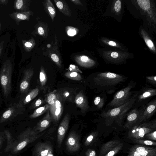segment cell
<instances>
[{"instance_id":"cell-1","label":"cell","mask_w":156,"mask_h":156,"mask_svg":"<svg viewBox=\"0 0 156 156\" xmlns=\"http://www.w3.org/2000/svg\"><path fill=\"white\" fill-rule=\"evenodd\" d=\"M126 1L128 10L133 16L140 17L144 24L151 30H156V9L153 0H134Z\"/></svg>"},{"instance_id":"cell-2","label":"cell","mask_w":156,"mask_h":156,"mask_svg":"<svg viewBox=\"0 0 156 156\" xmlns=\"http://www.w3.org/2000/svg\"><path fill=\"white\" fill-rule=\"evenodd\" d=\"M125 76L122 75L111 73H98L93 77V80L96 87L99 90H108L112 93L115 90V87L121 84L125 80Z\"/></svg>"},{"instance_id":"cell-3","label":"cell","mask_w":156,"mask_h":156,"mask_svg":"<svg viewBox=\"0 0 156 156\" xmlns=\"http://www.w3.org/2000/svg\"><path fill=\"white\" fill-rule=\"evenodd\" d=\"M100 56L105 61L109 64L119 65L126 62L127 60L134 57V55L128 51L108 48L98 50Z\"/></svg>"},{"instance_id":"cell-4","label":"cell","mask_w":156,"mask_h":156,"mask_svg":"<svg viewBox=\"0 0 156 156\" xmlns=\"http://www.w3.org/2000/svg\"><path fill=\"white\" fill-rule=\"evenodd\" d=\"M136 99L135 94L125 104L118 107L109 109L107 111H103L101 113V115L107 121H115L117 123H120L127 115V112L136 101Z\"/></svg>"},{"instance_id":"cell-5","label":"cell","mask_w":156,"mask_h":156,"mask_svg":"<svg viewBox=\"0 0 156 156\" xmlns=\"http://www.w3.org/2000/svg\"><path fill=\"white\" fill-rule=\"evenodd\" d=\"M44 133L39 132L31 128L22 132L18 136L17 140L15 141L12 149V153H16L25 147L28 144L33 142L41 137Z\"/></svg>"},{"instance_id":"cell-6","label":"cell","mask_w":156,"mask_h":156,"mask_svg":"<svg viewBox=\"0 0 156 156\" xmlns=\"http://www.w3.org/2000/svg\"><path fill=\"white\" fill-rule=\"evenodd\" d=\"M136 85V82L130 81L127 86L116 92L112 100L107 106L111 108H115L120 106L127 102L132 98L131 90Z\"/></svg>"},{"instance_id":"cell-7","label":"cell","mask_w":156,"mask_h":156,"mask_svg":"<svg viewBox=\"0 0 156 156\" xmlns=\"http://www.w3.org/2000/svg\"><path fill=\"white\" fill-rule=\"evenodd\" d=\"M156 128V119L137 124L131 127L129 132V136L134 139H142L147 133L154 131Z\"/></svg>"},{"instance_id":"cell-8","label":"cell","mask_w":156,"mask_h":156,"mask_svg":"<svg viewBox=\"0 0 156 156\" xmlns=\"http://www.w3.org/2000/svg\"><path fill=\"white\" fill-rule=\"evenodd\" d=\"M110 2L103 16H112L118 21H120L124 12L123 1L114 0L110 1Z\"/></svg>"},{"instance_id":"cell-9","label":"cell","mask_w":156,"mask_h":156,"mask_svg":"<svg viewBox=\"0 0 156 156\" xmlns=\"http://www.w3.org/2000/svg\"><path fill=\"white\" fill-rule=\"evenodd\" d=\"M12 70L9 66H5L0 73V83L4 95L7 97L11 90Z\"/></svg>"},{"instance_id":"cell-10","label":"cell","mask_w":156,"mask_h":156,"mask_svg":"<svg viewBox=\"0 0 156 156\" xmlns=\"http://www.w3.org/2000/svg\"><path fill=\"white\" fill-rule=\"evenodd\" d=\"M127 156H156V149L138 144L130 148Z\"/></svg>"},{"instance_id":"cell-11","label":"cell","mask_w":156,"mask_h":156,"mask_svg":"<svg viewBox=\"0 0 156 156\" xmlns=\"http://www.w3.org/2000/svg\"><path fill=\"white\" fill-rule=\"evenodd\" d=\"M45 55L49 57L59 68L62 67L61 54L58 48V41L56 36L49 48L47 49Z\"/></svg>"},{"instance_id":"cell-12","label":"cell","mask_w":156,"mask_h":156,"mask_svg":"<svg viewBox=\"0 0 156 156\" xmlns=\"http://www.w3.org/2000/svg\"><path fill=\"white\" fill-rule=\"evenodd\" d=\"M24 107H22L17 103L11 105L4 112L0 119V123L7 121L18 115L22 114L24 111Z\"/></svg>"},{"instance_id":"cell-13","label":"cell","mask_w":156,"mask_h":156,"mask_svg":"<svg viewBox=\"0 0 156 156\" xmlns=\"http://www.w3.org/2000/svg\"><path fill=\"white\" fill-rule=\"evenodd\" d=\"M144 107L140 110L135 108L131 111L127 115L126 122L125 126L130 128L133 126L139 124Z\"/></svg>"},{"instance_id":"cell-14","label":"cell","mask_w":156,"mask_h":156,"mask_svg":"<svg viewBox=\"0 0 156 156\" xmlns=\"http://www.w3.org/2000/svg\"><path fill=\"white\" fill-rule=\"evenodd\" d=\"M66 145L67 150L70 152H76L80 149L79 136L75 131H71L69 134L66 139Z\"/></svg>"},{"instance_id":"cell-15","label":"cell","mask_w":156,"mask_h":156,"mask_svg":"<svg viewBox=\"0 0 156 156\" xmlns=\"http://www.w3.org/2000/svg\"><path fill=\"white\" fill-rule=\"evenodd\" d=\"M99 41L100 44L106 48L128 51L127 49L122 44L114 39L102 37L100 38Z\"/></svg>"},{"instance_id":"cell-16","label":"cell","mask_w":156,"mask_h":156,"mask_svg":"<svg viewBox=\"0 0 156 156\" xmlns=\"http://www.w3.org/2000/svg\"><path fill=\"white\" fill-rule=\"evenodd\" d=\"M49 112L52 119L55 122H58L60 119L63 111L62 103L59 97H57L53 104L49 105Z\"/></svg>"},{"instance_id":"cell-17","label":"cell","mask_w":156,"mask_h":156,"mask_svg":"<svg viewBox=\"0 0 156 156\" xmlns=\"http://www.w3.org/2000/svg\"><path fill=\"white\" fill-rule=\"evenodd\" d=\"M34 156H54L52 146L47 142L39 143L36 145Z\"/></svg>"},{"instance_id":"cell-18","label":"cell","mask_w":156,"mask_h":156,"mask_svg":"<svg viewBox=\"0 0 156 156\" xmlns=\"http://www.w3.org/2000/svg\"><path fill=\"white\" fill-rule=\"evenodd\" d=\"M69 115L66 114L60 122L57 131V142L58 147H60L62 142L65 134L68 129L69 122Z\"/></svg>"},{"instance_id":"cell-19","label":"cell","mask_w":156,"mask_h":156,"mask_svg":"<svg viewBox=\"0 0 156 156\" xmlns=\"http://www.w3.org/2000/svg\"><path fill=\"white\" fill-rule=\"evenodd\" d=\"M156 111V99L153 100L148 103L144 108L139 122V124L151 117Z\"/></svg>"},{"instance_id":"cell-20","label":"cell","mask_w":156,"mask_h":156,"mask_svg":"<svg viewBox=\"0 0 156 156\" xmlns=\"http://www.w3.org/2000/svg\"><path fill=\"white\" fill-rule=\"evenodd\" d=\"M34 74L33 70L30 68L25 70L20 83V90L23 94L28 91L30 86V82Z\"/></svg>"},{"instance_id":"cell-21","label":"cell","mask_w":156,"mask_h":156,"mask_svg":"<svg viewBox=\"0 0 156 156\" xmlns=\"http://www.w3.org/2000/svg\"><path fill=\"white\" fill-rule=\"evenodd\" d=\"M74 59L79 65L84 68H91L96 64L95 60L85 55H76L74 57Z\"/></svg>"},{"instance_id":"cell-22","label":"cell","mask_w":156,"mask_h":156,"mask_svg":"<svg viewBox=\"0 0 156 156\" xmlns=\"http://www.w3.org/2000/svg\"><path fill=\"white\" fill-rule=\"evenodd\" d=\"M136 94L138 101H142L156 95V89L145 87L142 88Z\"/></svg>"},{"instance_id":"cell-23","label":"cell","mask_w":156,"mask_h":156,"mask_svg":"<svg viewBox=\"0 0 156 156\" xmlns=\"http://www.w3.org/2000/svg\"><path fill=\"white\" fill-rule=\"evenodd\" d=\"M139 33L150 51L153 54H156V48L154 44L147 31L143 27H140L139 30Z\"/></svg>"},{"instance_id":"cell-24","label":"cell","mask_w":156,"mask_h":156,"mask_svg":"<svg viewBox=\"0 0 156 156\" xmlns=\"http://www.w3.org/2000/svg\"><path fill=\"white\" fill-rule=\"evenodd\" d=\"M74 102L77 107L79 108L83 113L89 108L87 100L82 92L80 91L76 96Z\"/></svg>"},{"instance_id":"cell-25","label":"cell","mask_w":156,"mask_h":156,"mask_svg":"<svg viewBox=\"0 0 156 156\" xmlns=\"http://www.w3.org/2000/svg\"><path fill=\"white\" fill-rule=\"evenodd\" d=\"M52 119L48 110L44 116L37 123L34 129L39 133L42 132L50 126Z\"/></svg>"},{"instance_id":"cell-26","label":"cell","mask_w":156,"mask_h":156,"mask_svg":"<svg viewBox=\"0 0 156 156\" xmlns=\"http://www.w3.org/2000/svg\"><path fill=\"white\" fill-rule=\"evenodd\" d=\"M48 24L45 22L39 21L36 24L35 29L36 34L46 38L48 33Z\"/></svg>"},{"instance_id":"cell-27","label":"cell","mask_w":156,"mask_h":156,"mask_svg":"<svg viewBox=\"0 0 156 156\" xmlns=\"http://www.w3.org/2000/svg\"><path fill=\"white\" fill-rule=\"evenodd\" d=\"M39 91L38 88L33 89L22 99H20L18 104L21 106L24 107L25 105L28 104L36 97L38 94Z\"/></svg>"},{"instance_id":"cell-28","label":"cell","mask_w":156,"mask_h":156,"mask_svg":"<svg viewBox=\"0 0 156 156\" xmlns=\"http://www.w3.org/2000/svg\"><path fill=\"white\" fill-rule=\"evenodd\" d=\"M54 1L59 10L64 15L68 17L71 16V10L65 0H54Z\"/></svg>"},{"instance_id":"cell-29","label":"cell","mask_w":156,"mask_h":156,"mask_svg":"<svg viewBox=\"0 0 156 156\" xmlns=\"http://www.w3.org/2000/svg\"><path fill=\"white\" fill-rule=\"evenodd\" d=\"M44 10L53 22L56 15L55 9L50 0H45L43 2Z\"/></svg>"},{"instance_id":"cell-30","label":"cell","mask_w":156,"mask_h":156,"mask_svg":"<svg viewBox=\"0 0 156 156\" xmlns=\"http://www.w3.org/2000/svg\"><path fill=\"white\" fill-rule=\"evenodd\" d=\"M119 143L120 141L117 140H112L107 142L101 147L99 156H103L106 154Z\"/></svg>"},{"instance_id":"cell-31","label":"cell","mask_w":156,"mask_h":156,"mask_svg":"<svg viewBox=\"0 0 156 156\" xmlns=\"http://www.w3.org/2000/svg\"><path fill=\"white\" fill-rule=\"evenodd\" d=\"M49 108V105L46 104L43 106L36 109L32 114L30 115V118L33 119L37 118L44 114L48 111Z\"/></svg>"},{"instance_id":"cell-32","label":"cell","mask_w":156,"mask_h":156,"mask_svg":"<svg viewBox=\"0 0 156 156\" xmlns=\"http://www.w3.org/2000/svg\"><path fill=\"white\" fill-rule=\"evenodd\" d=\"M4 132L7 142V146L5 151L6 152L12 149L14 146L15 141H13L11 133L8 130H6Z\"/></svg>"},{"instance_id":"cell-33","label":"cell","mask_w":156,"mask_h":156,"mask_svg":"<svg viewBox=\"0 0 156 156\" xmlns=\"http://www.w3.org/2000/svg\"><path fill=\"white\" fill-rule=\"evenodd\" d=\"M64 75L67 78L73 80L80 81L82 79L81 75L76 72L68 71L65 73Z\"/></svg>"},{"instance_id":"cell-34","label":"cell","mask_w":156,"mask_h":156,"mask_svg":"<svg viewBox=\"0 0 156 156\" xmlns=\"http://www.w3.org/2000/svg\"><path fill=\"white\" fill-rule=\"evenodd\" d=\"M56 92L57 90H54L47 94L46 101L48 104L49 105H51L54 104L55 100L57 97Z\"/></svg>"},{"instance_id":"cell-35","label":"cell","mask_w":156,"mask_h":156,"mask_svg":"<svg viewBox=\"0 0 156 156\" xmlns=\"http://www.w3.org/2000/svg\"><path fill=\"white\" fill-rule=\"evenodd\" d=\"M39 79L41 86L42 87H44L46 84L47 81V77L45 72L42 66L41 67Z\"/></svg>"},{"instance_id":"cell-36","label":"cell","mask_w":156,"mask_h":156,"mask_svg":"<svg viewBox=\"0 0 156 156\" xmlns=\"http://www.w3.org/2000/svg\"><path fill=\"white\" fill-rule=\"evenodd\" d=\"M133 141L137 144L148 146H156V142L150 140H144L142 139H134Z\"/></svg>"},{"instance_id":"cell-37","label":"cell","mask_w":156,"mask_h":156,"mask_svg":"<svg viewBox=\"0 0 156 156\" xmlns=\"http://www.w3.org/2000/svg\"><path fill=\"white\" fill-rule=\"evenodd\" d=\"M123 145L122 143H120L107 153L104 156H114L121 150Z\"/></svg>"},{"instance_id":"cell-38","label":"cell","mask_w":156,"mask_h":156,"mask_svg":"<svg viewBox=\"0 0 156 156\" xmlns=\"http://www.w3.org/2000/svg\"><path fill=\"white\" fill-rule=\"evenodd\" d=\"M65 30L67 34L70 36H73L76 35L79 31L78 29L70 26H67Z\"/></svg>"},{"instance_id":"cell-39","label":"cell","mask_w":156,"mask_h":156,"mask_svg":"<svg viewBox=\"0 0 156 156\" xmlns=\"http://www.w3.org/2000/svg\"><path fill=\"white\" fill-rule=\"evenodd\" d=\"M105 102V99L100 96L96 97L94 100V104L97 106V108L99 109L103 107Z\"/></svg>"},{"instance_id":"cell-40","label":"cell","mask_w":156,"mask_h":156,"mask_svg":"<svg viewBox=\"0 0 156 156\" xmlns=\"http://www.w3.org/2000/svg\"><path fill=\"white\" fill-rule=\"evenodd\" d=\"M147 81L155 86L156 85V76H148L145 77Z\"/></svg>"},{"instance_id":"cell-41","label":"cell","mask_w":156,"mask_h":156,"mask_svg":"<svg viewBox=\"0 0 156 156\" xmlns=\"http://www.w3.org/2000/svg\"><path fill=\"white\" fill-rule=\"evenodd\" d=\"M147 138L156 141V131L155 130L148 133L145 135Z\"/></svg>"},{"instance_id":"cell-42","label":"cell","mask_w":156,"mask_h":156,"mask_svg":"<svg viewBox=\"0 0 156 156\" xmlns=\"http://www.w3.org/2000/svg\"><path fill=\"white\" fill-rule=\"evenodd\" d=\"M69 71L77 73H82V71L80 70L78 67L73 65H70L69 67Z\"/></svg>"},{"instance_id":"cell-43","label":"cell","mask_w":156,"mask_h":156,"mask_svg":"<svg viewBox=\"0 0 156 156\" xmlns=\"http://www.w3.org/2000/svg\"><path fill=\"white\" fill-rule=\"evenodd\" d=\"M35 41L33 39L30 41L26 42L24 44L25 46L29 48H32L35 45Z\"/></svg>"},{"instance_id":"cell-44","label":"cell","mask_w":156,"mask_h":156,"mask_svg":"<svg viewBox=\"0 0 156 156\" xmlns=\"http://www.w3.org/2000/svg\"><path fill=\"white\" fill-rule=\"evenodd\" d=\"M16 16L18 18L22 20H25L28 18L27 15L21 13H18Z\"/></svg>"},{"instance_id":"cell-45","label":"cell","mask_w":156,"mask_h":156,"mask_svg":"<svg viewBox=\"0 0 156 156\" xmlns=\"http://www.w3.org/2000/svg\"><path fill=\"white\" fill-rule=\"evenodd\" d=\"M23 5V1L22 0H18L17 1L16 6V8L18 9H21Z\"/></svg>"},{"instance_id":"cell-46","label":"cell","mask_w":156,"mask_h":156,"mask_svg":"<svg viewBox=\"0 0 156 156\" xmlns=\"http://www.w3.org/2000/svg\"><path fill=\"white\" fill-rule=\"evenodd\" d=\"M42 100L41 99H37L34 103L33 106L34 108L39 107L42 104Z\"/></svg>"},{"instance_id":"cell-47","label":"cell","mask_w":156,"mask_h":156,"mask_svg":"<svg viewBox=\"0 0 156 156\" xmlns=\"http://www.w3.org/2000/svg\"><path fill=\"white\" fill-rule=\"evenodd\" d=\"M72 3H73L75 5L82 6L83 5L82 3L81 2L80 0H71Z\"/></svg>"},{"instance_id":"cell-48","label":"cell","mask_w":156,"mask_h":156,"mask_svg":"<svg viewBox=\"0 0 156 156\" xmlns=\"http://www.w3.org/2000/svg\"><path fill=\"white\" fill-rule=\"evenodd\" d=\"M96 152L94 150H90L87 154V156H96Z\"/></svg>"},{"instance_id":"cell-49","label":"cell","mask_w":156,"mask_h":156,"mask_svg":"<svg viewBox=\"0 0 156 156\" xmlns=\"http://www.w3.org/2000/svg\"><path fill=\"white\" fill-rule=\"evenodd\" d=\"M94 138V136L92 135H89L87 138L86 141V143L87 144L93 140Z\"/></svg>"},{"instance_id":"cell-50","label":"cell","mask_w":156,"mask_h":156,"mask_svg":"<svg viewBox=\"0 0 156 156\" xmlns=\"http://www.w3.org/2000/svg\"><path fill=\"white\" fill-rule=\"evenodd\" d=\"M3 141L4 138L3 136L0 134V149H1L2 147V144L3 142Z\"/></svg>"},{"instance_id":"cell-51","label":"cell","mask_w":156,"mask_h":156,"mask_svg":"<svg viewBox=\"0 0 156 156\" xmlns=\"http://www.w3.org/2000/svg\"><path fill=\"white\" fill-rule=\"evenodd\" d=\"M64 97L65 98H67L69 95V93L67 91H65L63 94Z\"/></svg>"}]
</instances>
